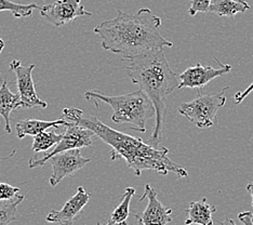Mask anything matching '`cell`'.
Wrapping results in <instances>:
<instances>
[{
    "label": "cell",
    "instance_id": "9",
    "mask_svg": "<svg viewBox=\"0 0 253 225\" xmlns=\"http://www.w3.org/2000/svg\"><path fill=\"white\" fill-rule=\"evenodd\" d=\"M49 161L53 168L49 183L51 186H56L63 179L84 168L85 165L90 163L91 158L84 157L80 154L79 148H76L56 154L52 156Z\"/></svg>",
    "mask_w": 253,
    "mask_h": 225
},
{
    "label": "cell",
    "instance_id": "26",
    "mask_svg": "<svg viewBox=\"0 0 253 225\" xmlns=\"http://www.w3.org/2000/svg\"><path fill=\"white\" fill-rule=\"evenodd\" d=\"M247 190H248V192L250 193V195L252 196V203H251V205L253 207V182L248 184V186H247Z\"/></svg>",
    "mask_w": 253,
    "mask_h": 225
},
{
    "label": "cell",
    "instance_id": "23",
    "mask_svg": "<svg viewBox=\"0 0 253 225\" xmlns=\"http://www.w3.org/2000/svg\"><path fill=\"white\" fill-rule=\"evenodd\" d=\"M251 91H253V83H252L245 91H243V92H237V93L235 94L234 99H235L236 104H240L241 102H243V101L246 99V97L250 94Z\"/></svg>",
    "mask_w": 253,
    "mask_h": 225
},
{
    "label": "cell",
    "instance_id": "21",
    "mask_svg": "<svg viewBox=\"0 0 253 225\" xmlns=\"http://www.w3.org/2000/svg\"><path fill=\"white\" fill-rule=\"evenodd\" d=\"M19 187L10 185L8 183L0 182V201H8L14 199L19 194Z\"/></svg>",
    "mask_w": 253,
    "mask_h": 225
},
{
    "label": "cell",
    "instance_id": "19",
    "mask_svg": "<svg viewBox=\"0 0 253 225\" xmlns=\"http://www.w3.org/2000/svg\"><path fill=\"white\" fill-rule=\"evenodd\" d=\"M36 9H40L39 5L36 3L21 4L11 1V0H0V12L1 11H10L16 19L32 16L34 10Z\"/></svg>",
    "mask_w": 253,
    "mask_h": 225
},
{
    "label": "cell",
    "instance_id": "15",
    "mask_svg": "<svg viewBox=\"0 0 253 225\" xmlns=\"http://www.w3.org/2000/svg\"><path fill=\"white\" fill-rule=\"evenodd\" d=\"M20 94H15L13 92H11L7 82L2 80V84L0 86V115H1L2 118L4 119V130L7 131L8 134L11 132L10 114L11 112L14 111V109L20 107Z\"/></svg>",
    "mask_w": 253,
    "mask_h": 225
},
{
    "label": "cell",
    "instance_id": "18",
    "mask_svg": "<svg viewBox=\"0 0 253 225\" xmlns=\"http://www.w3.org/2000/svg\"><path fill=\"white\" fill-rule=\"evenodd\" d=\"M135 194V189L133 187H126V192L123 195L122 201L120 204L115 208L114 211L111 215V220L115 223H126V219L129 217L130 213V203L131 199L133 197V195Z\"/></svg>",
    "mask_w": 253,
    "mask_h": 225
},
{
    "label": "cell",
    "instance_id": "1",
    "mask_svg": "<svg viewBox=\"0 0 253 225\" xmlns=\"http://www.w3.org/2000/svg\"><path fill=\"white\" fill-rule=\"evenodd\" d=\"M62 118L67 123L76 124L93 131L97 137L112 147V160L124 158L137 177H140L144 170H153L165 176L173 172L179 178L188 176L185 168L168 157L169 149L165 146L163 148L154 147L143 142L142 138L115 130L96 117L85 115L82 109L75 107L63 109Z\"/></svg>",
    "mask_w": 253,
    "mask_h": 225
},
{
    "label": "cell",
    "instance_id": "14",
    "mask_svg": "<svg viewBox=\"0 0 253 225\" xmlns=\"http://www.w3.org/2000/svg\"><path fill=\"white\" fill-rule=\"evenodd\" d=\"M216 211L215 206L208 204L207 198L198 201H193L187 208V219L185 225L198 224V225H213L212 215Z\"/></svg>",
    "mask_w": 253,
    "mask_h": 225
},
{
    "label": "cell",
    "instance_id": "11",
    "mask_svg": "<svg viewBox=\"0 0 253 225\" xmlns=\"http://www.w3.org/2000/svg\"><path fill=\"white\" fill-rule=\"evenodd\" d=\"M147 198L148 204L142 213L133 212V216L142 225H167L172 221L173 209L164 206L157 198V190L149 184L144 187V194L141 196V201Z\"/></svg>",
    "mask_w": 253,
    "mask_h": 225
},
{
    "label": "cell",
    "instance_id": "12",
    "mask_svg": "<svg viewBox=\"0 0 253 225\" xmlns=\"http://www.w3.org/2000/svg\"><path fill=\"white\" fill-rule=\"evenodd\" d=\"M90 200V194L83 186H79L77 193L66 201L60 210H51L45 220L50 223L60 225H73L74 219L87 206Z\"/></svg>",
    "mask_w": 253,
    "mask_h": 225
},
{
    "label": "cell",
    "instance_id": "24",
    "mask_svg": "<svg viewBox=\"0 0 253 225\" xmlns=\"http://www.w3.org/2000/svg\"><path fill=\"white\" fill-rule=\"evenodd\" d=\"M239 220L244 225H253V213L251 211H245L238 215Z\"/></svg>",
    "mask_w": 253,
    "mask_h": 225
},
{
    "label": "cell",
    "instance_id": "2",
    "mask_svg": "<svg viewBox=\"0 0 253 225\" xmlns=\"http://www.w3.org/2000/svg\"><path fill=\"white\" fill-rule=\"evenodd\" d=\"M162 19L151 9L142 8L135 14L117 10V16L97 25L93 32L101 38L103 49L129 61L148 51L173 47L160 33Z\"/></svg>",
    "mask_w": 253,
    "mask_h": 225
},
{
    "label": "cell",
    "instance_id": "17",
    "mask_svg": "<svg viewBox=\"0 0 253 225\" xmlns=\"http://www.w3.org/2000/svg\"><path fill=\"white\" fill-rule=\"evenodd\" d=\"M63 137L62 134H56L54 130L51 131H43L38 135L34 136L33 142V151L35 153L45 152L48 149L54 147Z\"/></svg>",
    "mask_w": 253,
    "mask_h": 225
},
{
    "label": "cell",
    "instance_id": "13",
    "mask_svg": "<svg viewBox=\"0 0 253 225\" xmlns=\"http://www.w3.org/2000/svg\"><path fill=\"white\" fill-rule=\"evenodd\" d=\"M67 121L65 119H57L53 121H45V120H39V119H22L18 121L15 125L16 128V135L20 138H23L26 135H33L36 136L42 132L48 130L49 128H55L57 129L60 126H66Z\"/></svg>",
    "mask_w": 253,
    "mask_h": 225
},
{
    "label": "cell",
    "instance_id": "5",
    "mask_svg": "<svg viewBox=\"0 0 253 225\" xmlns=\"http://www.w3.org/2000/svg\"><path fill=\"white\" fill-rule=\"evenodd\" d=\"M227 89H229V87H225L218 93L199 94L191 102L182 103L179 106V113L196 125L198 128H210L216 121L218 109L226 103L225 91Z\"/></svg>",
    "mask_w": 253,
    "mask_h": 225
},
{
    "label": "cell",
    "instance_id": "25",
    "mask_svg": "<svg viewBox=\"0 0 253 225\" xmlns=\"http://www.w3.org/2000/svg\"><path fill=\"white\" fill-rule=\"evenodd\" d=\"M221 225H236V223H235V221L233 220V219L226 217V219L222 222Z\"/></svg>",
    "mask_w": 253,
    "mask_h": 225
},
{
    "label": "cell",
    "instance_id": "10",
    "mask_svg": "<svg viewBox=\"0 0 253 225\" xmlns=\"http://www.w3.org/2000/svg\"><path fill=\"white\" fill-rule=\"evenodd\" d=\"M215 62L220 65V68H214L210 65H201L198 63L197 65L193 67H188L180 75V85L179 89L183 88H198L201 89L209 84L212 80L221 77L223 75L231 72L232 65L222 64L216 57H214Z\"/></svg>",
    "mask_w": 253,
    "mask_h": 225
},
{
    "label": "cell",
    "instance_id": "20",
    "mask_svg": "<svg viewBox=\"0 0 253 225\" xmlns=\"http://www.w3.org/2000/svg\"><path fill=\"white\" fill-rule=\"evenodd\" d=\"M24 198V195H18L12 200L0 203V225H9L16 220L18 207Z\"/></svg>",
    "mask_w": 253,
    "mask_h": 225
},
{
    "label": "cell",
    "instance_id": "6",
    "mask_svg": "<svg viewBox=\"0 0 253 225\" xmlns=\"http://www.w3.org/2000/svg\"><path fill=\"white\" fill-rule=\"evenodd\" d=\"M64 127L66 129L64 134H63L62 140L56 144L52 151L44 154L43 157L40 159H30V161H28V167H30L31 169L43 166L47 161H49V159L52 157V156L60 154L62 152L71 151V149L76 148L80 149L83 147H91L93 137H97L92 130L76 124L67 123V125Z\"/></svg>",
    "mask_w": 253,
    "mask_h": 225
},
{
    "label": "cell",
    "instance_id": "4",
    "mask_svg": "<svg viewBox=\"0 0 253 225\" xmlns=\"http://www.w3.org/2000/svg\"><path fill=\"white\" fill-rule=\"evenodd\" d=\"M85 100L99 106L100 102L113 108L112 120L115 124H125L131 130L145 132L146 121L156 116V108L144 91L139 89L123 95H106L99 90L84 93Z\"/></svg>",
    "mask_w": 253,
    "mask_h": 225
},
{
    "label": "cell",
    "instance_id": "22",
    "mask_svg": "<svg viewBox=\"0 0 253 225\" xmlns=\"http://www.w3.org/2000/svg\"><path fill=\"white\" fill-rule=\"evenodd\" d=\"M211 3L212 0H192L188 13L191 16H195L198 12H209Z\"/></svg>",
    "mask_w": 253,
    "mask_h": 225
},
{
    "label": "cell",
    "instance_id": "29",
    "mask_svg": "<svg viewBox=\"0 0 253 225\" xmlns=\"http://www.w3.org/2000/svg\"><path fill=\"white\" fill-rule=\"evenodd\" d=\"M120 225H129V224H126V223H122Z\"/></svg>",
    "mask_w": 253,
    "mask_h": 225
},
{
    "label": "cell",
    "instance_id": "3",
    "mask_svg": "<svg viewBox=\"0 0 253 225\" xmlns=\"http://www.w3.org/2000/svg\"><path fill=\"white\" fill-rule=\"evenodd\" d=\"M126 68L131 82L145 92L156 108V124L147 143L157 147L163 138L167 96L179 88L180 77L171 69L164 49L152 50L133 57Z\"/></svg>",
    "mask_w": 253,
    "mask_h": 225
},
{
    "label": "cell",
    "instance_id": "8",
    "mask_svg": "<svg viewBox=\"0 0 253 225\" xmlns=\"http://www.w3.org/2000/svg\"><path fill=\"white\" fill-rule=\"evenodd\" d=\"M11 71L14 72L16 76V84H18L19 94L21 97L20 107L24 108H45L48 103L42 101L38 96L35 84L33 79V71L35 64H30L28 66L22 65L19 60H14L10 63Z\"/></svg>",
    "mask_w": 253,
    "mask_h": 225
},
{
    "label": "cell",
    "instance_id": "27",
    "mask_svg": "<svg viewBox=\"0 0 253 225\" xmlns=\"http://www.w3.org/2000/svg\"><path fill=\"white\" fill-rule=\"evenodd\" d=\"M122 224V223H120ZM119 223H115V222H113L112 220H109L106 224H97V225H120ZM84 225H87V224H84Z\"/></svg>",
    "mask_w": 253,
    "mask_h": 225
},
{
    "label": "cell",
    "instance_id": "16",
    "mask_svg": "<svg viewBox=\"0 0 253 225\" xmlns=\"http://www.w3.org/2000/svg\"><path fill=\"white\" fill-rule=\"evenodd\" d=\"M250 9V4L246 0H214L211 3L209 12L218 16L232 17L237 13H245Z\"/></svg>",
    "mask_w": 253,
    "mask_h": 225
},
{
    "label": "cell",
    "instance_id": "28",
    "mask_svg": "<svg viewBox=\"0 0 253 225\" xmlns=\"http://www.w3.org/2000/svg\"><path fill=\"white\" fill-rule=\"evenodd\" d=\"M3 48H4V43H3V40L0 38V54H1V51Z\"/></svg>",
    "mask_w": 253,
    "mask_h": 225
},
{
    "label": "cell",
    "instance_id": "7",
    "mask_svg": "<svg viewBox=\"0 0 253 225\" xmlns=\"http://www.w3.org/2000/svg\"><path fill=\"white\" fill-rule=\"evenodd\" d=\"M40 15L54 26L70 24L77 17H89L91 12L85 10L82 0H55L52 3L40 7Z\"/></svg>",
    "mask_w": 253,
    "mask_h": 225
}]
</instances>
